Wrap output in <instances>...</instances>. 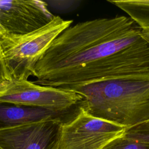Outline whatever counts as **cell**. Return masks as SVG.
Listing matches in <instances>:
<instances>
[{
	"label": "cell",
	"instance_id": "1",
	"mask_svg": "<svg viewBox=\"0 0 149 149\" xmlns=\"http://www.w3.org/2000/svg\"><path fill=\"white\" fill-rule=\"evenodd\" d=\"M139 29L129 17L96 19L70 26L37 63L36 84L70 90L97 82L101 59L112 40Z\"/></svg>",
	"mask_w": 149,
	"mask_h": 149
},
{
	"label": "cell",
	"instance_id": "2",
	"mask_svg": "<svg viewBox=\"0 0 149 149\" xmlns=\"http://www.w3.org/2000/svg\"><path fill=\"white\" fill-rule=\"evenodd\" d=\"M89 115L129 128L149 120V80L116 79L77 87Z\"/></svg>",
	"mask_w": 149,
	"mask_h": 149
},
{
	"label": "cell",
	"instance_id": "3",
	"mask_svg": "<svg viewBox=\"0 0 149 149\" xmlns=\"http://www.w3.org/2000/svg\"><path fill=\"white\" fill-rule=\"evenodd\" d=\"M73 21L58 16L44 27L31 33L9 34L0 32V49L8 80H28L37 63L54 40Z\"/></svg>",
	"mask_w": 149,
	"mask_h": 149
},
{
	"label": "cell",
	"instance_id": "4",
	"mask_svg": "<svg viewBox=\"0 0 149 149\" xmlns=\"http://www.w3.org/2000/svg\"><path fill=\"white\" fill-rule=\"evenodd\" d=\"M81 97L72 91L28 80H8L0 86V102L59 112L77 111Z\"/></svg>",
	"mask_w": 149,
	"mask_h": 149
},
{
	"label": "cell",
	"instance_id": "5",
	"mask_svg": "<svg viewBox=\"0 0 149 149\" xmlns=\"http://www.w3.org/2000/svg\"><path fill=\"white\" fill-rule=\"evenodd\" d=\"M125 129L94 117L80 107L76 116L62 125L56 149H102Z\"/></svg>",
	"mask_w": 149,
	"mask_h": 149
},
{
	"label": "cell",
	"instance_id": "6",
	"mask_svg": "<svg viewBox=\"0 0 149 149\" xmlns=\"http://www.w3.org/2000/svg\"><path fill=\"white\" fill-rule=\"evenodd\" d=\"M45 1L0 0V30L13 34H26L49 23L55 17Z\"/></svg>",
	"mask_w": 149,
	"mask_h": 149
},
{
	"label": "cell",
	"instance_id": "7",
	"mask_svg": "<svg viewBox=\"0 0 149 149\" xmlns=\"http://www.w3.org/2000/svg\"><path fill=\"white\" fill-rule=\"evenodd\" d=\"M59 120H46L0 130L2 149H56L62 126Z\"/></svg>",
	"mask_w": 149,
	"mask_h": 149
},
{
	"label": "cell",
	"instance_id": "8",
	"mask_svg": "<svg viewBox=\"0 0 149 149\" xmlns=\"http://www.w3.org/2000/svg\"><path fill=\"white\" fill-rule=\"evenodd\" d=\"M79 111L59 112L0 102V130L46 120H59L65 124L72 120Z\"/></svg>",
	"mask_w": 149,
	"mask_h": 149
},
{
	"label": "cell",
	"instance_id": "9",
	"mask_svg": "<svg viewBox=\"0 0 149 149\" xmlns=\"http://www.w3.org/2000/svg\"><path fill=\"white\" fill-rule=\"evenodd\" d=\"M129 15L149 44V0H108Z\"/></svg>",
	"mask_w": 149,
	"mask_h": 149
},
{
	"label": "cell",
	"instance_id": "10",
	"mask_svg": "<svg viewBox=\"0 0 149 149\" xmlns=\"http://www.w3.org/2000/svg\"><path fill=\"white\" fill-rule=\"evenodd\" d=\"M122 136L149 145V120L125 129Z\"/></svg>",
	"mask_w": 149,
	"mask_h": 149
},
{
	"label": "cell",
	"instance_id": "11",
	"mask_svg": "<svg viewBox=\"0 0 149 149\" xmlns=\"http://www.w3.org/2000/svg\"><path fill=\"white\" fill-rule=\"evenodd\" d=\"M102 149H149V145L122 135L111 140Z\"/></svg>",
	"mask_w": 149,
	"mask_h": 149
},
{
	"label": "cell",
	"instance_id": "12",
	"mask_svg": "<svg viewBox=\"0 0 149 149\" xmlns=\"http://www.w3.org/2000/svg\"><path fill=\"white\" fill-rule=\"evenodd\" d=\"M48 6L59 12H69L77 8L81 3L77 0L47 1H45Z\"/></svg>",
	"mask_w": 149,
	"mask_h": 149
},
{
	"label": "cell",
	"instance_id": "13",
	"mask_svg": "<svg viewBox=\"0 0 149 149\" xmlns=\"http://www.w3.org/2000/svg\"><path fill=\"white\" fill-rule=\"evenodd\" d=\"M7 81H8V79L5 69L0 49V86L2 85Z\"/></svg>",
	"mask_w": 149,
	"mask_h": 149
},
{
	"label": "cell",
	"instance_id": "14",
	"mask_svg": "<svg viewBox=\"0 0 149 149\" xmlns=\"http://www.w3.org/2000/svg\"><path fill=\"white\" fill-rule=\"evenodd\" d=\"M0 149H2V148L0 147Z\"/></svg>",
	"mask_w": 149,
	"mask_h": 149
},
{
	"label": "cell",
	"instance_id": "15",
	"mask_svg": "<svg viewBox=\"0 0 149 149\" xmlns=\"http://www.w3.org/2000/svg\"><path fill=\"white\" fill-rule=\"evenodd\" d=\"M1 30H0V32H1Z\"/></svg>",
	"mask_w": 149,
	"mask_h": 149
}]
</instances>
